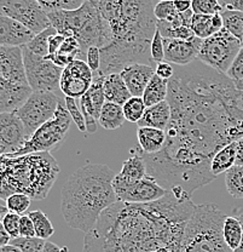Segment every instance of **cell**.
<instances>
[{
    "label": "cell",
    "instance_id": "25",
    "mask_svg": "<svg viewBox=\"0 0 243 252\" xmlns=\"http://www.w3.org/2000/svg\"><path fill=\"white\" fill-rule=\"evenodd\" d=\"M236 142L227 144L221 148L216 156L213 157L211 162V170L214 177H218L221 173L229 171L236 164Z\"/></svg>",
    "mask_w": 243,
    "mask_h": 252
},
{
    "label": "cell",
    "instance_id": "53",
    "mask_svg": "<svg viewBox=\"0 0 243 252\" xmlns=\"http://www.w3.org/2000/svg\"><path fill=\"white\" fill-rule=\"evenodd\" d=\"M232 214H235L234 216L236 217L237 220L241 222V225H242V241H241V245L239 246V249H237L236 251L234 252H243V211H240V210H234L232 211Z\"/></svg>",
    "mask_w": 243,
    "mask_h": 252
},
{
    "label": "cell",
    "instance_id": "18",
    "mask_svg": "<svg viewBox=\"0 0 243 252\" xmlns=\"http://www.w3.org/2000/svg\"><path fill=\"white\" fill-rule=\"evenodd\" d=\"M34 36L35 34L27 27L0 14V46L22 47L27 45Z\"/></svg>",
    "mask_w": 243,
    "mask_h": 252
},
{
    "label": "cell",
    "instance_id": "2",
    "mask_svg": "<svg viewBox=\"0 0 243 252\" xmlns=\"http://www.w3.org/2000/svg\"><path fill=\"white\" fill-rule=\"evenodd\" d=\"M195 207L178 190L148 204L116 201L85 235L83 252H178Z\"/></svg>",
    "mask_w": 243,
    "mask_h": 252
},
{
    "label": "cell",
    "instance_id": "16",
    "mask_svg": "<svg viewBox=\"0 0 243 252\" xmlns=\"http://www.w3.org/2000/svg\"><path fill=\"white\" fill-rule=\"evenodd\" d=\"M0 79L17 85H29L26 75L22 47L0 46Z\"/></svg>",
    "mask_w": 243,
    "mask_h": 252
},
{
    "label": "cell",
    "instance_id": "9",
    "mask_svg": "<svg viewBox=\"0 0 243 252\" xmlns=\"http://www.w3.org/2000/svg\"><path fill=\"white\" fill-rule=\"evenodd\" d=\"M241 49V41L223 28L218 33L202 40L197 60L216 72L226 74Z\"/></svg>",
    "mask_w": 243,
    "mask_h": 252
},
{
    "label": "cell",
    "instance_id": "31",
    "mask_svg": "<svg viewBox=\"0 0 243 252\" xmlns=\"http://www.w3.org/2000/svg\"><path fill=\"white\" fill-rule=\"evenodd\" d=\"M224 175L225 186L230 195L235 199H243V166L235 165Z\"/></svg>",
    "mask_w": 243,
    "mask_h": 252
},
{
    "label": "cell",
    "instance_id": "36",
    "mask_svg": "<svg viewBox=\"0 0 243 252\" xmlns=\"http://www.w3.org/2000/svg\"><path fill=\"white\" fill-rule=\"evenodd\" d=\"M226 77L232 81L237 90L243 91V49H241L235 61L227 69Z\"/></svg>",
    "mask_w": 243,
    "mask_h": 252
},
{
    "label": "cell",
    "instance_id": "17",
    "mask_svg": "<svg viewBox=\"0 0 243 252\" xmlns=\"http://www.w3.org/2000/svg\"><path fill=\"white\" fill-rule=\"evenodd\" d=\"M202 39L197 36L182 40V39H163L164 60L173 65H188L197 60Z\"/></svg>",
    "mask_w": 243,
    "mask_h": 252
},
{
    "label": "cell",
    "instance_id": "43",
    "mask_svg": "<svg viewBox=\"0 0 243 252\" xmlns=\"http://www.w3.org/2000/svg\"><path fill=\"white\" fill-rule=\"evenodd\" d=\"M150 54L153 61L159 64V63L166 62L164 60V45H163V38H162L161 33L156 30L155 35H154L153 41H151Z\"/></svg>",
    "mask_w": 243,
    "mask_h": 252
},
{
    "label": "cell",
    "instance_id": "28",
    "mask_svg": "<svg viewBox=\"0 0 243 252\" xmlns=\"http://www.w3.org/2000/svg\"><path fill=\"white\" fill-rule=\"evenodd\" d=\"M126 118L124 114V108L119 104L106 102L102 108L101 117H99V125L106 130H116L121 127Z\"/></svg>",
    "mask_w": 243,
    "mask_h": 252
},
{
    "label": "cell",
    "instance_id": "6",
    "mask_svg": "<svg viewBox=\"0 0 243 252\" xmlns=\"http://www.w3.org/2000/svg\"><path fill=\"white\" fill-rule=\"evenodd\" d=\"M48 16L57 33L77 39L85 57L90 47L102 49L111 41L110 26L91 0H86L79 9L49 12Z\"/></svg>",
    "mask_w": 243,
    "mask_h": 252
},
{
    "label": "cell",
    "instance_id": "8",
    "mask_svg": "<svg viewBox=\"0 0 243 252\" xmlns=\"http://www.w3.org/2000/svg\"><path fill=\"white\" fill-rule=\"evenodd\" d=\"M72 120V117L65 107V99L59 98L54 117L41 125L30 136L29 140L26 142L21 151L15 154H10L9 157H20L32 153H43V152L50 153V151L61 146L62 142L65 140Z\"/></svg>",
    "mask_w": 243,
    "mask_h": 252
},
{
    "label": "cell",
    "instance_id": "44",
    "mask_svg": "<svg viewBox=\"0 0 243 252\" xmlns=\"http://www.w3.org/2000/svg\"><path fill=\"white\" fill-rule=\"evenodd\" d=\"M101 49L97 46H92L87 50V54H86V62H87L88 67L91 68V70L93 72V74H97L101 69Z\"/></svg>",
    "mask_w": 243,
    "mask_h": 252
},
{
    "label": "cell",
    "instance_id": "47",
    "mask_svg": "<svg viewBox=\"0 0 243 252\" xmlns=\"http://www.w3.org/2000/svg\"><path fill=\"white\" fill-rule=\"evenodd\" d=\"M64 40H65L64 35H61V34L58 33L54 34L49 40V56L48 57L54 56V55L58 51L59 47H61Z\"/></svg>",
    "mask_w": 243,
    "mask_h": 252
},
{
    "label": "cell",
    "instance_id": "56",
    "mask_svg": "<svg viewBox=\"0 0 243 252\" xmlns=\"http://www.w3.org/2000/svg\"><path fill=\"white\" fill-rule=\"evenodd\" d=\"M242 49H243V43H242Z\"/></svg>",
    "mask_w": 243,
    "mask_h": 252
},
{
    "label": "cell",
    "instance_id": "5",
    "mask_svg": "<svg viewBox=\"0 0 243 252\" xmlns=\"http://www.w3.org/2000/svg\"><path fill=\"white\" fill-rule=\"evenodd\" d=\"M61 169L49 152L20 157L0 156V199L11 194H27L32 200H44Z\"/></svg>",
    "mask_w": 243,
    "mask_h": 252
},
{
    "label": "cell",
    "instance_id": "52",
    "mask_svg": "<svg viewBox=\"0 0 243 252\" xmlns=\"http://www.w3.org/2000/svg\"><path fill=\"white\" fill-rule=\"evenodd\" d=\"M10 243H11V236L7 234L4 225H2V223L0 222V248H1V246L7 245V244Z\"/></svg>",
    "mask_w": 243,
    "mask_h": 252
},
{
    "label": "cell",
    "instance_id": "23",
    "mask_svg": "<svg viewBox=\"0 0 243 252\" xmlns=\"http://www.w3.org/2000/svg\"><path fill=\"white\" fill-rule=\"evenodd\" d=\"M224 28L223 18L220 14L216 15H195L191 20V31L198 39L210 38Z\"/></svg>",
    "mask_w": 243,
    "mask_h": 252
},
{
    "label": "cell",
    "instance_id": "20",
    "mask_svg": "<svg viewBox=\"0 0 243 252\" xmlns=\"http://www.w3.org/2000/svg\"><path fill=\"white\" fill-rule=\"evenodd\" d=\"M93 81L88 91L80 98V108L83 118L92 117L98 122L101 117L102 108L106 103V94H104V75L93 74Z\"/></svg>",
    "mask_w": 243,
    "mask_h": 252
},
{
    "label": "cell",
    "instance_id": "45",
    "mask_svg": "<svg viewBox=\"0 0 243 252\" xmlns=\"http://www.w3.org/2000/svg\"><path fill=\"white\" fill-rule=\"evenodd\" d=\"M20 236L21 238H35V228L29 216H21Z\"/></svg>",
    "mask_w": 243,
    "mask_h": 252
},
{
    "label": "cell",
    "instance_id": "39",
    "mask_svg": "<svg viewBox=\"0 0 243 252\" xmlns=\"http://www.w3.org/2000/svg\"><path fill=\"white\" fill-rule=\"evenodd\" d=\"M177 14H178V11H177L176 6H174L173 0L158 2L155 5V7H154V16H155L156 21L171 22L176 17Z\"/></svg>",
    "mask_w": 243,
    "mask_h": 252
},
{
    "label": "cell",
    "instance_id": "50",
    "mask_svg": "<svg viewBox=\"0 0 243 252\" xmlns=\"http://www.w3.org/2000/svg\"><path fill=\"white\" fill-rule=\"evenodd\" d=\"M236 164L243 166V137L236 141Z\"/></svg>",
    "mask_w": 243,
    "mask_h": 252
},
{
    "label": "cell",
    "instance_id": "51",
    "mask_svg": "<svg viewBox=\"0 0 243 252\" xmlns=\"http://www.w3.org/2000/svg\"><path fill=\"white\" fill-rule=\"evenodd\" d=\"M43 252H68L67 248H59L58 245H56L54 243L46 240L45 246H44Z\"/></svg>",
    "mask_w": 243,
    "mask_h": 252
},
{
    "label": "cell",
    "instance_id": "32",
    "mask_svg": "<svg viewBox=\"0 0 243 252\" xmlns=\"http://www.w3.org/2000/svg\"><path fill=\"white\" fill-rule=\"evenodd\" d=\"M28 216L33 220L34 228H35V236L43 240H48L50 236L54 235V228L52 225L51 220L46 214H44L41 210H35V211L29 212Z\"/></svg>",
    "mask_w": 243,
    "mask_h": 252
},
{
    "label": "cell",
    "instance_id": "55",
    "mask_svg": "<svg viewBox=\"0 0 243 252\" xmlns=\"http://www.w3.org/2000/svg\"><path fill=\"white\" fill-rule=\"evenodd\" d=\"M154 1H158V2H161V1H168V0H154Z\"/></svg>",
    "mask_w": 243,
    "mask_h": 252
},
{
    "label": "cell",
    "instance_id": "7",
    "mask_svg": "<svg viewBox=\"0 0 243 252\" xmlns=\"http://www.w3.org/2000/svg\"><path fill=\"white\" fill-rule=\"evenodd\" d=\"M225 219L216 204L196 205L183 233L178 252H234L223 236Z\"/></svg>",
    "mask_w": 243,
    "mask_h": 252
},
{
    "label": "cell",
    "instance_id": "29",
    "mask_svg": "<svg viewBox=\"0 0 243 252\" xmlns=\"http://www.w3.org/2000/svg\"><path fill=\"white\" fill-rule=\"evenodd\" d=\"M223 236L227 246L232 251H236L242 241V225L241 222L235 216H226L223 225Z\"/></svg>",
    "mask_w": 243,
    "mask_h": 252
},
{
    "label": "cell",
    "instance_id": "38",
    "mask_svg": "<svg viewBox=\"0 0 243 252\" xmlns=\"http://www.w3.org/2000/svg\"><path fill=\"white\" fill-rule=\"evenodd\" d=\"M30 201H32V199H30L27 194L16 193L11 194V195L5 200V204H6L7 210H9L10 212L21 215L23 214V212L27 211L28 207L30 206Z\"/></svg>",
    "mask_w": 243,
    "mask_h": 252
},
{
    "label": "cell",
    "instance_id": "21",
    "mask_svg": "<svg viewBox=\"0 0 243 252\" xmlns=\"http://www.w3.org/2000/svg\"><path fill=\"white\" fill-rule=\"evenodd\" d=\"M172 110L168 101L160 102L155 106L146 107L142 119L137 123L138 127H155L166 130L171 120Z\"/></svg>",
    "mask_w": 243,
    "mask_h": 252
},
{
    "label": "cell",
    "instance_id": "41",
    "mask_svg": "<svg viewBox=\"0 0 243 252\" xmlns=\"http://www.w3.org/2000/svg\"><path fill=\"white\" fill-rule=\"evenodd\" d=\"M64 99H65V107H67L73 122L75 123V125L78 126V128H79L81 132H87V130H86L85 118H83L81 108L78 106L77 99L72 98V97H64Z\"/></svg>",
    "mask_w": 243,
    "mask_h": 252
},
{
    "label": "cell",
    "instance_id": "46",
    "mask_svg": "<svg viewBox=\"0 0 243 252\" xmlns=\"http://www.w3.org/2000/svg\"><path fill=\"white\" fill-rule=\"evenodd\" d=\"M156 75L162 79H166V80H169L174 74V65L171 64L168 62H162L159 63L156 65V69H155Z\"/></svg>",
    "mask_w": 243,
    "mask_h": 252
},
{
    "label": "cell",
    "instance_id": "19",
    "mask_svg": "<svg viewBox=\"0 0 243 252\" xmlns=\"http://www.w3.org/2000/svg\"><path fill=\"white\" fill-rule=\"evenodd\" d=\"M132 97H142L151 78L155 75V68L144 63H133L120 72Z\"/></svg>",
    "mask_w": 243,
    "mask_h": 252
},
{
    "label": "cell",
    "instance_id": "30",
    "mask_svg": "<svg viewBox=\"0 0 243 252\" xmlns=\"http://www.w3.org/2000/svg\"><path fill=\"white\" fill-rule=\"evenodd\" d=\"M221 18H223L224 28L229 32L230 34L235 36L237 40L243 43V12L235 11V10L224 9L220 12Z\"/></svg>",
    "mask_w": 243,
    "mask_h": 252
},
{
    "label": "cell",
    "instance_id": "13",
    "mask_svg": "<svg viewBox=\"0 0 243 252\" xmlns=\"http://www.w3.org/2000/svg\"><path fill=\"white\" fill-rule=\"evenodd\" d=\"M0 14L39 34L51 27L48 12L36 0H0Z\"/></svg>",
    "mask_w": 243,
    "mask_h": 252
},
{
    "label": "cell",
    "instance_id": "15",
    "mask_svg": "<svg viewBox=\"0 0 243 252\" xmlns=\"http://www.w3.org/2000/svg\"><path fill=\"white\" fill-rule=\"evenodd\" d=\"M29 140L15 112L0 113V156L17 153Z\"/></svg>",
    "mask_w": 243,
    "mask_h": 252
},
{
    "label": "cell",
    "instance_id": "34",
    "mask_svg": "<svg viewBox=\"0 0 243 252\" xmlns=\"http://www.w3.org/2000/svg\"><path fill=\"white\" fill-rule=\"evenodd\" d=\"M122 108H124V114L127 122L137 124L144 115L146 106L142 97H131L122 106Z\"/></svg>",
    "mask_w": 243,
    "mask_h": 252
},
{
    "label": "cell",
    "instance_id": "11",
    "mask_svg": "<svg viewBox=\"0 0 243 252\" xmlns=\"http://www.w3.org/2000/svg\"><path fill=\"white\" fill-rule=\"evenodd\" d=\"M22 51L26 75L30 89L33 91L57 93L59 90V80L63 68H59L48 57L33 54L26 46H22Z\"/></svg>",
    "mask_w": 243,
    "mask_h": 252
},
{
    "label": "cell",
    "instance_id": "37",
    "mask_svg": "<svg viewBox=\"0 0 243 252\" xmlns=\"http://www.w3.org/2000/svg\"><path fill=\"white\" fill-rule=\"evenodd\" d=\"M191 10L195 15H216L220 14L224 6L219 0H192Z\"/></svg>",
    "mask_w": 243,
    "mask_h": 252
},
{
    "label": "cell",
    "instance_id": "14",
    "mask_svg": "<svg viewBox=\"0 0 243 252\" xmlns=\"http://www.w3.org/2000/svg\"><path fill=\"white\" fill-rule=\"evenodd\" d=\"M93 77L95 75L87 62L83 60H75L63 68L59 80V90L65 97L81 98L91 88Z\"/></svg>",
    "mask_w": 243,
    "mask_h": 252
},
{
    "label": "cell",
    "instance_id": "26",
    "mask_svg": "<svg viewBox=\"0 0 243 252\" xmlns=\"http://www.w3.org/2000/svg\"><path fill=\"white\" fill-rule=\"evenodd\" d=\"M168 81L169 80H166V79H162L159 75H156L155 73V75L149 81L148 86H146L144 94L142 96L146 107L155 106L160 102L166 101L167 96H168Z\"/></svg>",
    "mask_w": 243,
    "mask_h": 252
},
{
    "label": "cell",
    "instance_id": "22",
    "mask_svg": "<svg viewBox=\"0 0 243 252\" xmlns=\"http://www.w3.org/2000/svg\"><path fill=\"white\" fill-rule=\"evenodd\" d=\"M103 88L107 102L124 106L132 97L129 89H127L126 83L124 81L120 73H113V74L106 75Z\"/></svg>",
    "mask_w": 243,
    "mask_h": 252
},
{
    "label": "cell",
    "instance_id": "42",
    "mask_svg": "<svg viewBox=\"0 0 243 252\" xmlns=\"http://www.w3.org/2000/svg\"><path fill=\"white\" fill-rule=\"evenodd\" d=\"M20 222L21 215L14 214V212L10 211L5 215L4 220H2V225H4L7 234L11 236V240L12 239L20 238Z\"/></svg>",
    "mask_w": 243,
    "mask_h": 252
},
{
    "label": "cell",
    "instance_id": "33",
    "mask_svg": "<svg viewBox=\"0 0 243 252\" xmlns=\"http://www.w3.org/2000/svg\"><path fill=\"white\" fill-rule=\"evenodd\" d=\"M57 31L54 27H50L41 33L35 34V36L25 45L33 54L38 55L41 57H48L49 56V40L54 34H56Z\"/></svg>",
    "mask_w": 243,
    "mask_h": 252
},
{
    "label": "cell",
    "instance_id": "3",
    "mask_svg": "<svg viewBox=\"0 0 243 252\" xmlns=\"http://www.w3.org/2000/svg\"><path fill=\"white\" fill-rule=\"evenodd\" d=\"M111 30V41L101 49L98 74L120 73L133 63H144L156 69L150 54L158 30L153 0H91Z\"/></svg>",
    "mask_w": 243,
    "mask_h": 252
},
{
    "label": "cell",
    "instance_id": "27",
    "mask_svg": "<svg viewBox=\"0 0 243 252\" xmlns=\"http://www.w3.org/2000/svg\"><path fill=\"white\" fill-rule=\"evenodd\" d=\"M132 156L122 162V169L120 175L127 180H142L148 176L145 160L140 151H132Z\"/></svg>",
    "mask_w": 243,
    "mask_h": 252
},
{
    "label": "cell",
    "instance_id": "24",
    "mask_svg": "<svg viewBox=\"0 0 243 252\" xmlns=\"http://www.w3.org/2000/svg\"><path fill=\"white\" fill-rule=\"evenodd\" d=\"M137 138L142 153L155 154L166 143V131L155 127H138Z\"/></svg>",
    "mask_w": 243,
    "mask_h": 252
},
{
    "label": "cell",
    "instance_id": "10",
    "mask_svg": "<svg viewBox=\"0 0 243 252\" xmlns=\"http://www.w3.org/2000/svg\"><path fill=\"white\" fill-rule=\"evenodd\" d=\"M58 103L59 97L56 93L33 91L30 94L27 101L15 112L25 126L28 137L54 117Z\"/></svg>",
    "mask_w": 243,
    "mask_h": 252
},
{
    "label": "cell",
    "instance_id": "35",
    "mask_svg": "<svg viewBox=\"0 0 243 252\" xmlns=\"http://www.w3.org/2000/svg\"><path fill=\"white\" fill-rule=\"evenodd\" d=\"M46 12L79 9L86 0H36Z\"/></svg>",
    "mask_w": 243,
    "mask_h": 252
},
{
    "label": "cell",
    "instance_id": "4",
    "mask_svg": "<svg viewBox=\"0 0 243 252\" xmlns=\"http://www.w3.org/2000/svg\"><path fill=\"white\" fill-rule=\"evenodd\" d=\"M115 175L103 164H86L73 172L62 188L61 200L62 215L70 228L87 234L101 215L116 203Z\"/></svg>",
    "mask_w": 243,
    "mask_h": 252
},
{
    "label": "cell",
    "instance_id": "1",
    "mask_svg": "<svg viewBox=\"0 0 243 252\" xmlns=\"http://www.w3.org/2000/svg\"><path fill=\"white\" fill-rule=\"evenodd\" d=\"M172 115L166 143L159 153L144 154L148 176L166 190L191 196L214 180L213 157L243 137V91L226 74L196 60L174 65L167 96Z\"/></svg>",
    "mask_w": 243,
    "mask_h": 252
},
{
    "label": "cell",
    "instance_id": "12",
    "mask_svg": "<svg viewBox=\"0 0 243 252\" xmlns=\"http://www.w3.org/2000/svg\"><path fill=\"white\" fill-rule=\"evenodd\" d=\"M113 188L117 201L127 204H148L160 200L168 190L161 187L153 177L146 176L142 180H127L116 173L113 180Z\"/></svg>",
    "mask_w": 243,
    "mask_h": 252
},
{
    "label": "cell",
    "instance_id": "40",
    "mask_svg": "<svg viewBox=\"0 0 243 252\" xmlns=\"http://www.w3.org/2000/svg\"><path fill=\"white\" fill-rule=\"evenodd\" d=\"M46 240L39 238H16L12 239L11 244L18 246L22 252H43Z\"/></svg>",
    "mask_w": 243,
    "mask_h": 252
},
{
    "label": "cell",
    "instance_id": "48",
    "mask_svg": "<svg viewBox=\"0 0 243 252\" xmlns=\"http://www.w3.org/2000/svg\"><path fill=\"white\" fill-rule=\"evenodd\" d=\"M223 4L226 10L243 12V0H223Z\"/></svg>",
    "mask_w": 243,
    "mask_h": 252
},
{
    "label": "cell",
    "instance_id": "54",
    "mask_svg": "<svg viewBox=\"0 0 243 252\" xmlns=\"http://www.w3.org/2000/svg\"><path fill=\"white\" fill-rule=\"evenodd\" d=\"M0 252H22V251H21V249L18 248V246L10 243L7 244V245L1 246V248H0Z\"/></svg>",
    "mask_w": 243,
    "mask_h": 252
},
{
    "label": "cell",
    "instance_id": "49",
    "mask_svg": "<svg viewBox=\"0 0 243 252\" xmlns=\"http://www.w3.org/2000/svg\"><path fill=\"white\" fill-rule=\"evenodd\" d=\"M173 2L178 12H187L191 10L192 0H173Z\"/></svg>",
    "mask_w": 243,
    "mask_h": 252
}]
</instances>
